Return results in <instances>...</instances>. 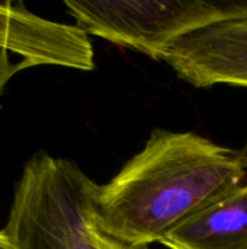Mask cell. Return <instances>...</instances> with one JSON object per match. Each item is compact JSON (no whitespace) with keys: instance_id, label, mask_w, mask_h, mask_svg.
<instances>
[{"instance_id":"1","label":"cell","mask_w":247,"mask_h":249,"mask_svg":"<svg viewBox=\"0 0 247 249\" xmlns=\"http://www.w3.org/2000/svg\"><path fill=\"white\" fill-rule=\"evenodd\" d=\"M242 152L195 133L154 130L146 146L99 187L95 228L118 242L148 247L195 213L246 184Z\"/></svg>"},{"instance_id":"2","label":"cell","mask_w":247,"mask_h":249,"mask_svg":"<svg viewBox=\"0 0 247 249\" xmlns=\"http://www.w3.org/2000/svg\"><path fill=\"white\" fill-rule=\"evenodd\" d=\"M99 187L74 162L38 153L23 166L3 231L16 249H100Z\"/></svg>"},{"instance_id":"3","label":"cell","mask_w":247,"mask_h":249,"mask_svg":"<svg viewBox=\"0 0 247 249\" xmlns=\"http://www.w3.org/2000/svg\"><path fill=\"white\" fill-rule=\"evenodd\" d=\"M64 6L87 34L163 60L185 36L242 15L247 1L67 0Z\"/></svg>"},{"instance_id":"4","label":"cell","mask_w":247,"mask_h":249,"mask_svg":"<svg viewBox=\"0 0 247 249\" xmlns=\"http://www.w3.org/2000/svg\"><path fill=\"white\" fill-rule=\"evenodd\" d=\"M163 60L195 88H247V9L178 41Z\"/></svg>"},{"instance_id":"5","label":"cell","mask_w":247,"mask_h":249,"mask_svg":"<svg viewBox=\"0 0 247 249\" xmlns=\"http://www.w3.org/2000/svg\"><path fill=\"white\" fill-rule=\"evenodd\" d=\"M0 47L19 54L29 67L95 69V51L86 31L77 25L44 19L22 3H0Z\"/></svg>"},{"instance_id":"6","label":"cell","mask_w":247,"mask_h":249,"mask_svg":"<svg viewBox=\"0 0 247 249\" xmlns=\"http://www.w3.org/2000/svg\"><path fill=\"white\" fill-rule=\"evenodd\" d=\"M160 244L169 249H247V184L195 213Z\"/></svg>"},{"instance_id":"7","label":"cell","mask_w":247,"mask_h":249,"mask_svg":"<svg viewBox=\"0 0 247 249\" xmlns=\"http://www.w3.org/2000/svg\"><path fill=\"white\" fill-rule=\"evenodd\" d=\"M28 63L20 60L17 63H13L10 55H9V51L1 48L0 47V96L7 85V82L20 70L23 69H28Z\"/></svg>"},{"instance_id":"8","label":"cell","mask_w":247,"mask_h":249,"mask_svg":"<svg viewBox=\"0 0 247 249\" xmlns=\"http://www.w3.org/2000/svg\"><path fill=\"white\" fill-rule=\"evenodd\" d=\"M95 236H96V242L100 249H150L148 247H131V245L122 244V242H118L106 235L99 233L98 231L95 232Z\"/></svg>"},{"instance_id":"9","label":"cell","mask_w":247,"mask_h":249,"mask_svg":"<svg viewBox=\"0 0 247 249\" xmlns=\"http://www.w3.org/2000/svg\"><path fill=\"white\" fill-rule=\"evenodd\" d=\"M0 249H16L10 238L4 233V231H0Z\"/></svg>"},{"instance_id":"10","label":"cell","mask_w":247,"mask_h":249,"mask_svg":"<svg viewBox=\"0 0 247 249\" xmlns=\"http://www.w3.org/2000/svg\"><path fill=\"white\" fill-rule=\"evenodd\" d=\"M240 152H242V156H243V159H245V162H246V165H247V140H246V144H245V147H243Z\"/></svg>"}]
</instances>
